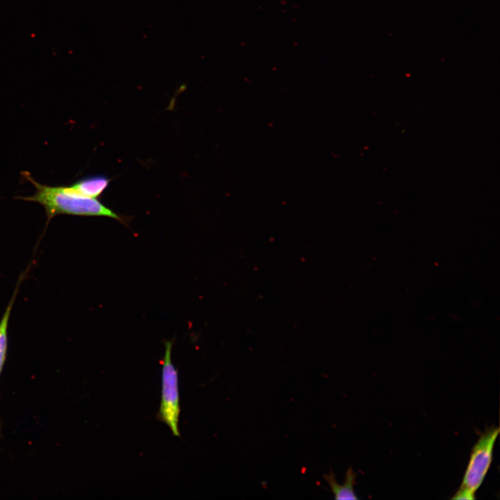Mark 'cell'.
I'll use <instances>...</instances> for the list:
<instances>
[{"label": "cell", "mask_w": 500, "mask_h": 500, "mask_svg": "<svg viewBox=\"0 0 500 500\" xmlns=\"http://www.w3.org/2000/svg\"><path fill=\"white\" fill-rule=\"evenodd\" d=\"M23 176L35 188L34 194L17 197L24 201L35 202L42 206L47 217V224L58 215L80 216H103L123 222L122 217L106 206L97 198L81 196L67 191L65 186H49L35 181L28 172H23Z\"/></svg>", "instance_id": "obj_1"}, {"label": "cell", "mask_w": 500, "mask_h": 500, "mask_svg": "<svg viewBox=\"0 0 500 500\" xmlns=\"http://www.w3.org/2000/svg\"><path fill=\"white\" fill-rule=\"evenodd\" d=\"M174 341L165 342V353L162 362L161 399L157 419L170 428L174 436L180 437V394L178 372L172 361Z\"/></svg>", "instance_id": "obj_2"}, {"label": "cell", "mask_w": 500, "mask_h": 500, "mask_svg": "<svg viewBox=\"0 0 500 500\" xmlns=\"http://www.w3.org/2000/svg\"><path fill=\"white\" fill-rule=\"evenodd\" d=\"M499 433V427L492 426L480 435L472 449L460 488L475 493L481 487L492 462Z\"/></svg>", "instance_id": "obj_3"}, {"label": "cell", "mask_w": 500, "mask_h": 500, "mask_svg": "<svg viewBox=\"0 0 500 500\" xmlns=\"http://www.w3.org/2000/svg\"><path fill=\"white\" fill-rule=\"evenodd\" d=\"M110 179L103 175H94L82 178L72 184L65 186V189L81 196L97 198L108 187Z\"/></svg>", "instance_id": "obj_4"}, {"label": "cell", "mask_w": 500, "mask_h": 500, "mask_svg": "<svg viewBox=\"0 0 500 500\" xmlns=\"http://www.w3.org/2000/svg\"><path fill=\"white\" fill-rule=\"evenodd\" d=\"M324 478L328 483L335 499H358L354 492L356 474L350 467L345 474V481L343 485L338 483L334 473L331 471L329 474H324Z\"/></svg>", "instance_id": "obj_5"}, {"label": "cell", "mask_w": 500, "mask_h": 500, "mask_svg": "<svg viewBox=\"0 0 500 500\" xmlns=\"http://www.w3.org/2000/svg\"><path fill=\"white\" fill-rule=\"evenodd\" d=\"M25 274L26 272L22 274V276L19 277L13 295L0 321V375L1 374L6 358L8 349V327L10 315L13 306V303L17 294L19 286L23 278L24 277Z\"/></svg>", "instance_id": "obj_6"}, {"label": "cell", "mask_w": 500, "mask_h": 500, "mask_svg": "<svg viewBox=\"0 0 500 500\" xmlns=\"http://www.w3.org/2000/svg\"><path fill=\"white\" fill-rule=\"evenodd\" d=\"M452 499H466L472 500L475 499V493L468 490L467 489L460 488L451 497Z\"/></svg>", "instance_id": "obj_7"}]
</instances>
